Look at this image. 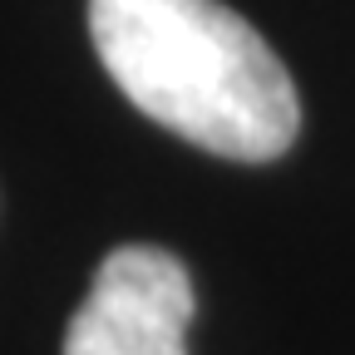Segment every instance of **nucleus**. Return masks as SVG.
Listing matches in <instances>:
<instances>
[{
    "instance_id": "f257e3e1",
    "label": "nucleus",
    "mask_w": 355,
    "mask_h": 355,
    "mask_svg": "<svg viewBox=\"0 0 355 355\" xmlns=\"http://www.w3.org/2000/svg\"><path fill=\"white\" fill-rule=\"evenodd\" d=\"M89 35L114 84L178 139L232 163L296 144L301 99L286 64L222 0H89Z\"/></svg>"
},
{
    "instance_id": "f03ea898",
    "label": "nucleus",
    "mask_w": 355,
    "mask_h": 355,
    "mask_svg": "<svg viewBox=\"0 0 355 355\" xmlns=\"http://www.w3.org/2000/svg\"><path fill=\"white\" fill-rule=\"evenodd\" d=\"M193 282L163 247H119L64 331V355H188Z\"/></svg>"
}]
</instances>
